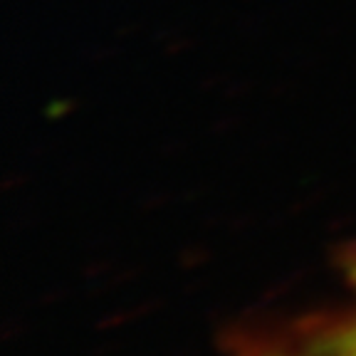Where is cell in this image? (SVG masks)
Returning <instances> with one entry per match:
<instances>
[{
  "label": "cell",
  "mask_w": 356,
  "mask_h": 356,
  "mask_svg": "<svg viewBox=\"0 0 356 356\" xmlns=\"http://www.w3.org/2000/svg\"><path fill=\"white\" fill-rule=\"evenodd\" d=\"M349 277H351V282H354V287H356V257H351V265H349ZM354 324H356V319H354Z\"/></svg>",
  "instance_id": "7a4b0ae2"
},
{
  "label": "cell",
  "mask_w": 356,
  "mask_h": 356,
  "mask_svg": "<svg viewBox=\"0 0 356 356\" xmlns=\"http://www.w3.org/2000/svg\"><path fill=\"white\" fill-rule=\"evenodd\" d=\"M255 356H356V324L317 327L307 334L289 337Z\"/></svg>",
  "instance_id": "6da1fadb"
}]
</instances>
